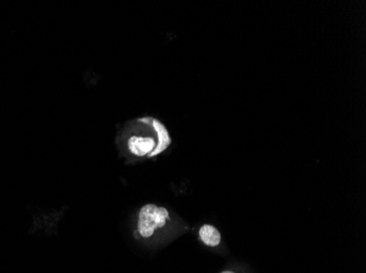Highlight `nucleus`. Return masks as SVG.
Instances as JSON below:
<instances>
[{
    "mask_svg": "<svg viewBox=\"0 0 366 273\" xmlns=\"http://www.w3.org/2000/svg\"><path fill=\"white\" fill-rule=\"evenodd\" d=\"M169 220L170 213L167 209L148 203L139 210L137 232L143 238L153 237L155 232L166 227Z\"/></svg>",
    "mask_w": 366,
    "mask_h": 273,
    "instance_id": "obj_1",
    "label": "nucleus"
},
{
    "mask_svg": "<svg viewBox=\"0 0 366 273\" xmlns=\"http://www.w3.org/2000/svg\"><path fill=\"white\" fill-rule=\"evenodd\" d=\"M127 147L132 155L137 157H145L151 155L154 150L157 147V143L153 137H145V135H132L127 141Z\"/></svg>",
    "mask_w": 366,
    "mask_h": 273,
    "instance_id": "obj_2",
    "label": "nucleus"
},
{
    "mask_svg": "<svg viewBox=\"0 0 366 273\" xmlns=\"http://www.w3.org/2000/svg\"><path fill=\"white\" fill-rule=\"evenodd\" d=\"M199 239L209 246V247H216L221 244L222 236L219 230L211 225H202L199 231Z\"/></svg>",
    "mask_w": 366,
    "mask_h": 273,
    "instance_id": "obj_3",
    "label": "nucleus"
},
{
    "mask_svg": "<svg viewBox=\"0 0 366 273\" xmlns=\"http://www.w3.org/2000/svg\"><path fill=\"white\" fill-rule=\"evenodd\" d=\"M154 124H155V129L157 130V135H159V143H158L157 147L154 150L153 153H152L149 157H155V155H159L162 153L164 150L167 149L168 145H170V138L169 135H168L167 130L164 128L162 124L157 120H154Z\"/></svg>",
    "mask_w": 366,
    "mask_h": 273,
    "instance_id": "obj_4",
    "label": "nucleus"
},
{
    "mask_svg": "<svg viewBox=\"0 0 366 273\" xmlns=\"http://www.w3.org/2000/svg\"><path fill=\"white\" fill-rule=\"evenodd\" d=\"M221 273H235V272H232V271H223V272H221Z\"/></svg>",
    "mask_w": 366,
    "mask_h": 273,
    "instance_id": "obj_5",
    "label": "nucleus"
}]
</instances>
